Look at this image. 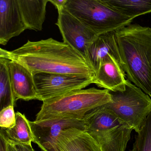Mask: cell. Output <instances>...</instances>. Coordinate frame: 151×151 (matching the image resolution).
<instances>
[{"instance_id":"1","label":"cell","mask_w":151,"mask_h":151,"mask_svg":"<svg viewBox=\"0 0 151 151\" xmlns=\"http://www.w3.org/2000/svg\"><path fill=\"white\" fill-rule=\"evenodd\" d=\"M14 60L39 73L84 75L94 78L95 72L86 59L63 42L52 38L28 41L11 51Z\"/></svg>"},{"instance_id":"2","label":"cell","mask_w":151,"mask_h":151,"mask_svg":"<svg viewBox=\"0 0 151 151\" xmlns=\"http://www.w3.org/2000/svg\"><path fill=\"white\" fill-rule=\"evenodd\" d=\"M127 79L151 96V28L130 24L115 31Z\"/></svg>"},{"instance_id":"3","label":"cell","mask_w":151,"mask_h":151,"mask_svg":"<svg viewBox=\"0 0 151 151\" xmlns=\"http://www.w3.org/2000/svg\"><path fill=\"white\" fill-rule=\"evenodd\" d=\"M111 100L107 90L94 87L75 90L43 102L35 121L56 117H84L89 112Z\"/></svg>"},{"instance_id":"4","label":"cell","mask_w":151,"mask_h":151,"mask_svg":"<svg viewBox=\"0 0 151 151\" xmlns=\"http://www.w3.org/2000/svg\"><path fill=\"white\" fill-rule=\"evenodd\" d=\"M85 131L97 142L102 151H125L133 129L124 124L104 105L83 117Z\"/></svg>"},{"instance_id":"5","label":"cell","mask_w":151,"mask_h":151,"mask_svg":"<svg viewBox=\"0 0 151 151\" xmlns=\"http://www.w3.org/2000/svg\"><path fill=\"white\" fill-rule=\"evenodd\" d=\"M65 9L98 35L115 32L131 24L134 19L103 0H67Z\"/></svg>"},{"instance_id":"6","label":"cell","mask_w":151,"mask_h":151,"mask_svg":"<svg viewBox=\"0 0 151 151\" xmlns=\"http://www.w3.org/2000/svg\"><path fill=\"white\" fill-rule=\"evenodd\" d=\"M110 93L111 100L105 107L139 133L151 112V98L127 79L124 90Z\"/></svg>"},{"instance_id":"7","label":"cell","mask_w":151,"mask_h":151,"mask_svg":"<svg viewBox=\"0 0 151 151\" xmlns=\"http://www.w3.org/2000/svg\"><path fill=\"white\" fill-rule=\"evenodd\" d=\"M37 100L42 102L83 89L93 83V78L84 75L39 73L33 74Z\"/></svg>"},{"instance_id":"8","label":"cell","mask_w":151,"mask_h":151,"mask_svg":"<svg viewBox=\"0 0 151 151\" xmlns=\"http://www.w3.org/2000/svg\"><path fill=\"white\" fill-rule=\"evenodd\" d=\"M33 142L43 151H59L57 141L62 131L70 129L85 130L83 117H56L40 121H29Z\"/></svg>"},{"instance_id":"9","label":"cell","mask_w":151,"mask_h":151,"mask_svg":"<svg viewBox=\"0 0 151 151\" xmlns=\"http://www.w3.org/2000/svg\"><path fill=\"white\" fill-rule=\"evenodd\" d=\"M58 13L56 25L60 30L63 42L80 53L87 60L88 48L97 38V35L65 8L58 11Z\"/></svg>"},{"instance_id":"10","label":"cell","mask_w":151,"mask_h":151,"mask_svg":"<svg viewBox=\"0 0 151 151\" xmlns=\"http://www.w3.org/2000/svg\"><path fill=\"white\" fill-rule=\"evenodd\" d=\"M26 29L17 0H0V44L6 45Z\"/></svg>"},{"instance_id":"11","label":"cell","mask_w":151,"mask_h":151,"mask_svg":"<svg viewBox=\"0 0 151 151\" xmlns=\"http://www.w3.org/2000/svg\"><path fill=\"white\" fill-rule=\"evenodd\" d=\"M126 74L120 63L111 56L103 59L93 78V83L98 87L115 92L126 88Z\"/></svg>"},{"instance_id":"12","label":"cell","mask_w":151,"mask_h":151,"mask_svg":"<svg viewBox=\"0 0 151 151\" xmlns=\"http://www.w3.org/2000/svg\"><path fill=\"white\" fill-rule=\"evenodd\" d=\"M8 66L12 89L16 102L19 99L26 101L37 100L36 87L31 71L15 60H9Z\"/></svg>"},{"instance_id":"13","label":"cell","mask_w":151,"mask_h":151,"mask_svg":"<svg viewBox=\"0 0 151 151\" xmlns=\"http://www.w3.org/2000/svg\"><path fill=\"white\" fill-rule=\"evenodd\" d=\"M109 56L114 58L122 67L115 32H109L98 35L88 48L87 61L95 74L102 60Z\"/></svg>"},{"instance_id":"14","label":"cell","mask_w":151,"mask_h":151,"mask_svg":"<svg viewBox=\"0 0 151 151\" xmlns=\"http://www.w3.org/2000/svg\"><path fill=\"white\" fill-rule=\"evenodd\" d=\"M57 146L59 151H102L85 130L79 129L62 131L58 138Z\"/></svg>"},{"instance_id":"15","label":"cell","mask_w":151,"mask_h":151,"mask_svg":"<svg viewBox=\"0 0 151 151\" xmlns=\"http://www.w3.org/2000/svg\"><path fill=\"white\" fill-rule=\"evenodd\" d=\"M17 1L21 17L26 29L42 31L49 0Z\"/></svg>"},{"instance_id":"16","label":"cell","mask_w":151,"mask_h":151,"mask_svg":"<svg viewBox=\"0 0 151 151\" xmlns=\"http://www.w3.org/2000/svg\"><path fill=\"white\" fill-rule=\"evenodd\" d=\"M103 1L123 15L134 19L151 12V0H110Z\"/></svg>"},{"instance_id":"17","label":"cell","mask_w":151,"mask_h":151,"mask_svg":"<svg viewBox=\"0 0 151 151\" xmlns=\"http://www.w3.org/2000/svg\"><path fill=\"white\" fill-rule=\"evenodd\" d=\"M4 131L8 139L12 142L19 144L32 145L33 138L29 121L21 113H16L15 125Z\"/></svg>"},{"instance_id":"18","label":"cell","mask_w":151,"mask_h":151,"mask_svg":"<svg viewBox=\"0 0 151 151\" xmlns=\"http://www.w3.org/2000/svg\"><path fill=\"white\" fill-rule=\"evenodd\" d=\"M9 61L0 58V111L10 105L15 107L17 102L11 84L8 66Z\"/></svg>"},{"instance_id":"19","label":"cell","mask_w":151,"mask_h":151,"mask_svg":"<svg viewBox=\"0 0 151 151\" xmlns=\"http://www.w3.org/2000/svg\"><path fill=\"white\" fill-rule=\"evenodd\" d=\"M130 151H151V112L143 127L136 136L133 148Z\"/></svg>"},{"instance_id":"20","label":"cell","mask_w":151,"mask_h":151,"mask_svg":"<svg viewBox=\"0 0 151 151\" xmlns=\"http://www.w3.org/2000/svg\"><path fill=\"white\" fill-rule=\"evenodd\" d=\"M16 121V113L14 106L10 105L0 111V128H11L14 126Z\"/></svg>"},{"instance_id":"21","label":"cell","mask_w":151,"mask_h":151,"mask_svg":"<svg viewBox=\"0 0 151 151\" xmlns=\"http://www.w3.org/2000/svg\"><path fill=\"white\" fill-rule=\"evenodd\" d=\"M12 142L15 147V149L17 150V151H35L33 149L32 145H24V144H19Z\"/></svg>"},{"instance_id":"22","label":"cell","mask_w":151,"mask_h":151,"mask_svg":"<svg viewBox=\"0 0 151 151\" xmlns=\"http://www.w3.org/2000/svg\"><path fill=\"white\" fill-rule=\"evenodd\" d=\"M67 1V0H49V2L55 6L58 11L65 8Z\"/></svg>"},{"instance_id":"23","label":"cell","mask_w":151,"mask_h":151,"mask_svg":"<svg viewBox=\"0 0 151 151\" xmlns=\"http://www.w3.org/2000/svg\"><path fill=\"white\" fill-rule=\"evenodd\" d=\"M0 58L5 59L9 60H13L14 56L11 51H7L0 48Z\"/></svg>"},{"instance_id":"24","label":"cell","mask_w":151,"mask_h":151,"mask_svg":"<svg viewBox=\"0 0 151 151\" xmlns=\"http://www.w3.org/2000/svg\"><path fill=\"white\" fill-rule=\"evenodd\" d=\"M7 151H17L12 142L8 138L7 141Z\"/></svg>"},{"instance_id":"25","label":"cell","mask_w":151,"mask_h":151,"mask_svg":"<svg viewBox=\"0 0 151 151\" xmlns=\"http://www.w3.org/2000/svg\"><path fill=\"white\" fill-rule=\"evenodd\" d=\"M0 151H7V147L6 145L0 144Z\"/></svg>"},{"instance_id":"26","label":"cell","mask_w":151,"mask_h":151,"mask_svg":"<svg viewBox=\"0 0 151 151\" xmlns=\"http://www.w3.org/2000/svg\"><path fill=\"white\" fill-rule=\"evenodd\" d=\"M150 98H151V97H150Z\"/></svg>"}]
</instances>
